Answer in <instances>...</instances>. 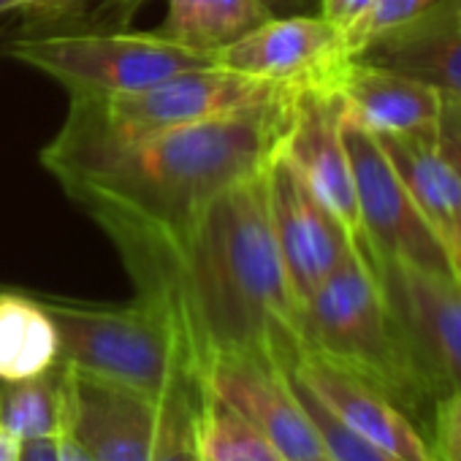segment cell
Here are the masks:
<instances>
[{"label": "cell", "instance_id": "cell-27", "mask_svg": "<svg viewBox=\"0 0 461 461\" xmlns=\"http://www.w3.org/2000/svg\"><path fill=\"white\" fill-rule=\"evenodd\" d=\"M375 4L377 0H318V14L337 31L350 33L372 12Z\"/></svg>", "mask_w": 461, "mask_h": 461}, {"label": "cell", "instance_id": "cell-33", "mask_svg": "<svg viewBox=\"0 0 461 461\" xmlns=\"http://www.w3.org/2000/svg\"><path fill=\"white\" fill-rule=\"evenodd\" d=\"M17 9L28 12V0H0V14H4V12H17Z\"/></svg>", "mask_w": 461, "mask_h": 461}, {"label": "cell", "instance_id": "cell-17", "mask_svg": "<svg viewBox=\"0 0 461 461\" xmlns=\"http://www.w3.org/2000/svg\"><path fill=\"white\" fill-rule=\"evenodd\" d=\"M375 139L396 168L431 234L442 245L453 277L461 283V179L437 152L434 133Z\"/></svg>", "mask_w": 461, "mask_h": 461}, {"label": "cell", "instance_id": "cell-32", "mask_svg": "<svg viewBox=\"0 0 461 461\" xmlns=\"http://www.w3.org/2000/svg\"><path fill=\"white\" fill-rule=\"evenodd\" d=\"M261 4H264L275 17H283V14H304L302 9L310 4V0H261Z\"/></svg>", "mask_w": 461, "mask_h": 461}, {"label": "cell", "instance_id": "cell-30", "mask_svg": "<svg viewBox=\"0 0 461 461\" xmlns=\"http://www.w3.org/2000/svg\"><path fill=\"white\" fill-rule=\"evenodd\" d=\"M23 447L25 442L20 437L0 426V461H23Z\"/></svg>", "mask_w": 461, "mask_h": 461}, {"label": "cell", "instance_id": "cell-4", "mask_svg": "<svg viewBox=\"0 0 461 461\" xmlns=\"http://www.w3.org/2000/svg\"><path fill=\"white\" fill-rule=\"evenodd\" d=\"M60 331V361L90 377L139 391L155 402L198 383L174 318L152 299L93 304L39 294Z\"/></svg>", "mask_w": 461, "mask_h": 461}, {"label": "cell", "instance_id": "cell-16", "mask_svg": "<svg viewBox=\"0 0 461 461\" xmlns=\"http://www.w3.org/2000/svg\"><path fill=\"white\" fill-rule=\"evenodd\" d=\"M345 112L375 136H426L437 131L442 95L404 74L350 60L337 79Z\"/></svg>", "mask_w": 461, "mask_h": 461}, {"label": "cell", "instance_id": "cell-2", "mask_svg": "<svg viewBox=\"0 0 461 461\" xmlns=\"http://www.w3.org/2000/svg\"><path fill=\"white\" fill-rule=\"evenodd\" d=\"M296 95L299 90L248 114L136 139L60 131L41 152V163L101 228L128 225L174 240L217 193L267 168L285 139Z\"/></svg>", "mask_w": 461, "mask_h": 461}, {"label": "cell", "instance_id": "cell-21", "mask_svg": "<svg viewBox=\"0 0 461 461\" xmlns=\"http://www.w3.org/2000/svg\"><path fill=\"white\" fill-rule=\"evenodd\" d=\"M195 439L198 461H285L264 431L203 383L195 407Z\"/></svg>", "mask_w": 461, "mask_h": 461}, {"label": "cell", "instance_id": "cell-14", "mask_svg": "<svg viewBox=\"0 0 461 461\" xmlns=\"http://www.w3.org/2000/svg\"><path fill=\"white\" fill-rule=\"evenodd\" d=\"M66 369L68 399V434L87 450L93 461H149L158 431V402L90 377L85 372Z\"/></svg>", "mask_w": 461, "mask_h": 461}, {"label": "cell", "instance_id": "cell-26", "mask_svg": "<svg viewBox=\"0 0 461 461\" xmlns=\"http://www.w3.org/2000/svg\"><path fill=\"white\" fill-rule=\"evenodd\" d=\"M434 144H437V152L442 155V160L461 179V98L442 95Z\"/></svg>", "mask_w": 461, "mask_h": 461}, {"label": "cell", "instance_id": "cell-15", "mask_svg": "<svg viewBox=\"0 0 461 461\" xmlns=\"http://www.w3.org/2000/svg\"><path fill=\"white\" fill-rule=\"evenodd\" d=\"M353 60L404 74L461 98V0H439L415 20L375 36Z\"/></svg>", "mask_w": 461, "mask_h": 461}, {"label": "cell", "instance_id": "cell-8", "mask_svg": "<svg viewBox=\"0 0 461 461\" xmlns=\"http://www.w3.org/2000/svg\"><path fill=\"white\" fill-rule=\"evenodd\" d=\"M356 245L366 256L380 291L437 396L461 391V283L453 275H437L396 258L375 256L361 240H356Z\"/></svg>", "mask_w": 461, "mask_h": 461}, {"label": "cell", "instance_id": "cell-1", "mask_svg": "<svg viewBox=\"0 0 461 461\" xmlns=\"http://www.w3.org/2000/svg\"><path fill=\"white\" fill-rule=\"evenodd\" d=\"M104 230L136 296L174 318L198 380L220 356L264 353L288 364L302 348L299 304L277 250L264 171L217 193L182 237L128 225Z\"/></svg>", "mask_w": 461, "mask_h": 461}, {"label": "cell", "instance_id": "cell-24", "mask_svg": "<svg viewBox=\"0 0 461 461\" xmlns=\"http://www.w3.org/2000/svg\"><path fill=\"white\" fill-rule=\"evenodd\" d=\"M434 4H439V0H377V4L372 6V12L350 33H345V44H348L350 58L375 36H383V33L415 20L418 14H423Z\"/></svg>", "mask_w": 461, "mask_h": 461}, {"label": "cell", "instance_id": "cell-22", "mask_svg": "<svg viewBox=\"0 0 461 461\" xmlns=\"http://www.w3.org/2000/svg\"><path fill=\"white\" fill-rule=\"evenodd\" d=\"M198 391H201V380L179 385L158 402V431H155L149 461H198V439H195Z\"/></svg>", "mask_w": 461, "mask_h": 461}, {"label": "cell", "instance_id": "cell-12", "mask_svg": "<svg viewBox=\"0 0 461 461\" xmlns=\"http://www.w3.org/2000/svg\"><path fill=\"white\" fill-rule=\"evenodd\" d=\"M345 104L337 87H302L294 101L291 125L280 152L296 168L312 195L350 230L361 234L358 201L353 185V166L342 136Z\"/></svg>", "mask_w": 461, "mask_h": 461}, {"label": "cell", "instance_id": "cell-11", "mask_svg": "<svg viewBox=\"0 0 461 461\" xmlns=\"http://www.w3.org/2000/svg\"><path fill=\"white\" fill-rule=\"evenodd\" d=\"M345 33L321 14H283L230 44L214 66L288 87H337L350 63Z\"/></svg>", "mask_w": 461, "mask_h": 461}, {"label": "cell", "instance_id": "cell-28", "mask_svg": "<svg viewBox=\"0 0 461 461\" xmlns=\"http://www.w3.org/2000/svg\"><path fill=\"white\" fill-rule=\"evenodd\" d=\"M23 461H60L58 439H31V442H25Z\"/></svg>", "mask_w": 461, "mask_h": 461}, {"label": "cell", "instance_id": "cell-13", "mask_svg": "<svg viewBox=\"0 0 461 461\" xmlns=\"http://www.w3.org/2000/svg\"><path fill=\"white\" fill-rule=\"evenodd\" d=\"M283 366L326 412L358 437L407 461H437L426 431L366 380L307 348H299Z\"/></svg>", "mask_w": 461, "mask_h": 461}, {"label": "cell", "instance_id": "cell-10", "mask_svg": "<svg viewBox=\"0 0 461 461\" xmlns=\"http://www.w3.org/2000/svg\"><path fill=\"white\" fill-rule=\"evenodd\" d=\"M264 182L277 250L294 299L302 307L350 253L353 237L312 195V190L302 182V176L280 149L269 158L264 168Z\"/></svg>", "mask_w": 461, "mask_h": 461}, {"label": "cell", "instance_id": "cell-19", "mask_svg": "<svg viewBox=\"0 0 461 461\" xmlns=\"http://www.w3.org/2000/svg\"><path fill=\"white\" fill-rule=\"evenodd\" d=\"M272 17L261 0H166L158 33L214 60Z\"/></svg>", "mask_w": 461, "mask_h": 461}, {"label": "cell", "instance_id": "cell-5", "mask_svg": "<svg viewBox=\"0 0 461 461\" xmlns=\"http://www.w3.org/2000/svg\"><path fill=\"white\" fill-rule=\"evenodd\" d=\"M302 87L275 85L220 66L190 68L136 93L71 95L63 133L136 139L155 131L248 114L291 98Z\"/></svg>", "mask_w": 461, "mask_h": 461}, {"label": "cell", "instance_id": "cell-9", "mask_svg": "<svg viewBox=\"0 0 461 461\" xmlns=\"http://www.w3.org/2000/svg\"><path fill=\"white\" fill-rule=\"evenodd\" d=\"M201 383L264 431L285 461H329L323 439L285 366L272 356H220L206 364Z\"/></svg>", "mask_w": 461, "mask_h": 461}, {"label": "cell", "instance_id": "cell-31", "mask_svg": "<svg viewBox=\"0 0 461 461\" xmlns=\"http://www.w3.org/2000/svg\"><path fill=\"white\" fill-rule=\"evenodd\" d=\"M58 453H60V461H93V458L87 456V450H85L68 431H63V434L58 437Z\"/></svg>", "mask_w": 461, "mask_h": 461}, {"label": "cell", "instance_id": "cell-6", "mask_svg": "<svg viewBox=\"0 0 461 461\" xmlns=\"http://www.w3.org/2000/svg\"><path fill=\"white\" fill-rule=\"evenodd\" d=\"M9 55L58 79L71 95H117L174 74L214 66L158 31L149 33H41L9 44Z\"/></svg>", "mask_w": 461, "mask_h": 461}, {"label": "cell", "instance_id": "cell-20", "mask_svg": "<svg viewBox=\"0 0 461 461\" xmlns=\"http://www.w3.org/2000/svg\"><path fill=\"white\" fill-rule=\"evenodd\" d=\"M0 426L23 442L58 439L68 429L63 361L28 380H0Z\"/></svg>", "mask_w": 461, "mask_h": 461}, {"label": "cell", "instance_id": "cell-23", "mask_svg": "<svg viewBox=\"0 0 461 461\" xmlns=\"http://www.w3.org/2000/svg\"><path fill=\"white\" fill-rule=\"evenodd\" d=\"M291 383H294V388H296L304 410L310 412V418H312V423H315V429H318V434L323 439V447H326L329 461H407V458H402V456H396V453H391V450H385V447H380V445H375V442H369L364 437H358L348 426H342L294 377H291Z\"/></svg>", "mask_w": 461, "mask_h": 461}, {"label": "cell", "instance_id": "cell-29", "mask_svg": "<svg viewBox=\"0 0 461 461\" xmlns=\"http://www.w3.org/2000/svg\"><path fill=\"white\" fill-rule=\"evenodd\" d=\"M77 4L79 0H28V12H36L41 17H63Z\"/></svg>", "mask_w": 461, "mask_h": 461}, {"label": "cell", "instance_id": "cell-3", "mask_svg": "<svg viewBox=\"0 0 461 461\" xmlns=\"http://www.w3.org/2000/svg\"><path fill=\"white\" fill-rule=\"evenodd\" d=\"M299 339L302 348L383 391L429 431L439 396L420 372L356 240L342 264L299 307Z\"/></svg>", "mask_w": 461, "mask_h": 461}, {"label": "cell", "instance_id": "cell-7", "mask_svg": "<svg viewBox=\"0 0 461 461\" xmlns=\"http://www.w3.org/2000/svg\"><path fill=\"white\" fill-rule=\"evenodd\" d=\"M342 136L353 166L361 220V234L356 240L375 256L396 258L437 275H453L442 245L420 217L377 139L348 112L342 114Z\"/></svg>", "mask_w": 461, "mask_h": 461}, {"label": "cell", "instance_id": "cell-25", "mask_svg": "<svg viewBox=\"0 0 461 461\" xmlns=\"http://www.w3.org/2000/svg\"><path fill=\"white\" fill-rule=\"evenodd\" d=\"M426 434L437 461H461V391L437 399Z\"/></svg>", "mask_w": 461, "mask_h": 461}, {"label": "cell", "instance_id": "cell-18", "mask_svg": "<svg viewBox=\"0 0 461 461\" xmlns=\"http://www.w3.org/2000/svg\"><path fill=\"white\" fill-rule=\"evenodd\" d=\"M60 364V331L39 296L0 288V380L39 377Z\"/></svg>", "mask_w": 461, "mask_h": 461}]
</instances>
